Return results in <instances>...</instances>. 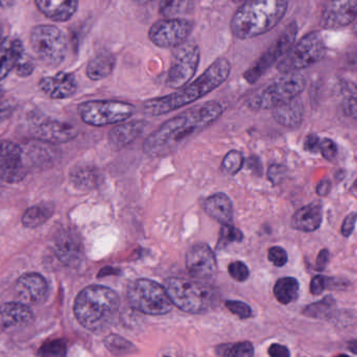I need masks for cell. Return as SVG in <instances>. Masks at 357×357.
<instances>
[{
    "mask_svg": "<svg viewBox=\"0 0 357 357\" xmlns=\"http://www.w3.org/2000/svg\"><path fill=\"white\" fill-rule=\"evenodd\" d=\"M222 105L215 100L191 107L165 121L153 132L144 144V154L163 157L176 152L189 139L195 137L222 114Z\"/></svg>",
    "mask_w": 357,
    "mask_h": 357,
    "instance_id": "cell-1",
    "label": "cell"
},
{
    "mask_svg": "<svg viewBox=\"0 0 357 357\" xmlns=\"http://www.w3.org/2000/svg\"><path fill=\"white\" fill-rule=\"evenodd\" d=\"M230 73V62L227 59H218L195 82L178 89L177 92L146 100L144 104V114L160 116L192 104L220 87L227 81Z\"/></svg>",
    "mask_w": 357,
    "mask_h": 357,
    "instance_id": "cell-2",
    "label": "cell"
},
{
    "mask_svg": "<svg viewBox=\"0 0 357 357\" xmlns=\"http://www.w3.org/2000/svg\"><path fill=\"white\" fill-rule=\"evenodd\" d=\"M119 307L121 300L116 291L102 285H90L77 295L73 312L84 328L100 333L114 323Z\"/></svg>",
    "mask_w": 357,
    "mask_h": 357,
    "instance_id": "cell-3",
    "label": "cell"
},
{
    "mask_svg": "<svg viewBox=\"0 0 357 357\" xmlns=\"http://www.w3.org/2000/svg\"><path fill=\"white\" fill-rule=\"evenodd\" d=\"M287 0H245L231 20V31L239 40H249L274 29L285 15Z\"/></svg>",
    "mask_w": 357,
    "mask_h": 357,
    "instance_id": "cell-4",
    "label": "cell"
},
{
    "mask_svg": "<svg viewBox=\"0 0 357 357\" xmlns=\"http://www.w3.org/2000/svg\"><path fill=\"white\" fill-rule=\"evenodd\" d=\"M163 287L174 305L188 314H202L211 308L218 299L214 287L192 279L171 277Z\"/></svg>",
    "mask_w": 357,
    "mask_h": 357,
    "instance_id": "cell-5",
    "label": "cell"
},
{
    "mask_svg": "<svg viewBox=\"0 0 357 357\" xmlns=\"http://www.w3.org/2000/svg\"><path fill=\"white\" fill-rule=\"evenodd\" d=\"M132 308L151 316H162L173 310V302L163 285L150 279H137L128 287Z\"/></svg>",
    "mask_w": 357,
    "mask_h": 357,
    "instance_id": "cell-6",
    "label": "cell"
},
{
    "mask_svg": "<svg viewBox=\"0 0 357 357\" xmlns=\"http://www.w3.org/2000/svg\"><path fill=\"white\" fill-rule=\"evenodd\" d=\"M305 79L298 73H287L268 84L264 89L248 100V106L253 110H266L295 100L305 88Z\"/></svg>",
    "mask_w": 357,
    "mask_h": 357,
    "instance_id": "cell-7",
    "label": "cell"
},
{
    "mask_svg": "<svg viewBox=\"0 0 357 357\" xmlns=\"http://www.w3.org/2000/svg\"><path fill=\"white\" fill-rule=\"evenodd\" d=\"M31 50L38 59L48 66H58L66 56V36L56 25H37L29 36Z\"/></svg>",
    "mask_w": 357,
    "mask_h": 357,
    "instance_id": "cell-8",
    "label": "cell"
},
{
    "mask_svg": "<svg viewBox=\"0 0 357 357\" xmlns=\"http://www.w3.org/2000/svg\"><path fill=\"white\" fill-rule=\"evenodd\" d=\"M326 52L322 36L317 31L304 36L284 54L279 62L278 70L283 75L294 73L319 62Z\"/></svg>",
    "mask_w": 357,
    "mask_h": 357,
    "instance_id": "cell-9",
    "label": "cell"
},
{
    "mask_svg": "<svg viewBox=\"0 0 357 357\" xmlns=\"http://www.w3.org/2000/svg\"><path fill=\"white\" fill-rule=\"evenodd\" d=\"M135 113V107L119 100H90L79 106L82 121L93 127L123 123Z\"/></svg>",
    "mask_w": 357,
    "mask_h": 357,
    "instance_id": "cell-10",
    "label": "cell"
},
{
    "mask_svg": "<svg viewBox=\"0 0 357 357\" xmlns=\"http://www.w3.org/2000/svg\"><path fill=\"white\" fill-rule=\"evenodd\" d=\"M199 63V48L195 42H185L174 48L167 86L173 89L186 86L197 73Z\"/></svg>",
    "mask_w": 357,
    "mask_h": 357,
    "instance_id": "cell-11",
    "label": "cell"
},
{
    "mask_svg": "<svg viewBox=\"0 0 357 357\" xmlns=\"http://www.w3.org/2000/svg\"><path fill=\"white\" fill-rule=\"evenodd\" d=\"M192 29L193 22L188 19H161L152 25L149 38L158 47L176 48L186 42Z\"/></svg>",
    "mask_w": 357,
    "mask_h": 357,
    "instance_id": "cell-12",
    "label": "cell"
},
{
    "mask_svg": "<svg viewBox=\"0 0 357 357\" xmlns=\"http://www.w3.org/2000/svg\"><path fill=\"white\" fill-rule=\"evenodd\" d=\"M297 36V25L296 23H291L284 29L280 37L276 40L274 44L256 61L255 64L243 75L248 83L253 84L258 81L260 77L278 60L281 56H284L295 41Z\"/></svg>",
    "mask_w": 357,
    "mask_h": 357,
    "instance_id": "cell-13",
    "label": "cell"
},
{
    "mask_svg": "<svg viewBox=\"0 0 357 357\" xmlns=\"http://www.w3.org/2000/svg\"><path fill=\"white\" fill-rule=\"evenodd\" d=\"M186 268L193 278L208 280L218 271L215 256L207 243H197L189 248L186 254Z\"/></svg>",
    "mask_w": 357,
    "mask_h": 357,
    "instance_id": "cell-14",
    "label": "cell"
},
{
    "mask_svg": "<svg viewBox=\"0 0 357 357\" xmlns=\"http://www.w3.org/2000/svg\"><path fill=\"white\" fill-rule=\"evenodd\" d=\"M24 177L22 149L13 142H0V182L15 183Z\"/></svg>",
    "mask_w": 357,
    "mask_h": 357,
    "instance_id": "cell-15",
    "label": "cell"
},
{
    "mask_svg": "<svg viewBox=\"0 0 357 357\" xmlns=\"http://www.w3.org/2000/svg\"><path fill=\"white\" fill-rule=\"evenodd\" d=\"M357 17V0H328L323 8L321 23L324 29L347 26Z\"/></svg>",
    "mask_w": 357,
    "mask_h": 357,
    "instance_id": "cell-16",
    "label": "cell"
},
{
    "mask_svg": "<svg viewBox=\"0 0 357 357\" xmlns=\"http://www.w3.org/2000/svg\"><path fill=\"white\" fill-rule=\"evenodd\" d=\"M48 285L41 275L29 273L18 279L15 287L17 299L25 305L41 303L47 296Z\"/></svg>",
    "mask_w": 357,
    "mask_h": 357,
    "instance_id": "cell-17",
    "label": "cell"
},
{
    "mask_svg": "<svg viewBox=\"0 0 357 357\" xmlns=\"http://www.w3.org/2000/svg\"><path fill=\"white\" fill-rule=\"evenodd\" d=\"M33 133L41 142L50 144H63L69 142L77 136V130L68 123H61L52 119H40L33 123Z\"/></svg>",
    "mask_w": 357,
    "mask_h": 357,
    "instance_id": "cell-18",
    "label": "cell"
},
{
    "mask_svg": "<svg viewBox=\"0 0 357 357\" xmlns=\"http://www.w3.org/2000/svg\"><path fill=\"white\" fill-rule=\"evenodd\" d=\"M56 253L59 259L69 266H75L82 261L83 249L81 241L71 230H62L56 237Z\"/></svg>",
    "mask_w": 357,
    "mask_h": 357,
    "instance_id": "cell-19",
    "label": "cell"
},
{
    "mask_svg": "<svg viewBox=\"0 0 357 357\" xmlns=\"http://www.w3.org/2000/svg\"><path fill=\"white\" fill-rule=\"evenodd\" d=\"M39 86L44 93L54 100L70 98L77 89L75 75L67 73H59L52 77H43L40 81Z\"/></svg>",
    "mask_w": 357,
    "mask_h": 357,
    "instance_id": "cell-20",
    "label": "cell"
},
{
    "mask_svg": "<svg viewBox=\"0 0 357 357\" xmlns=\"http://www.w3.org/2000/svg\"><path fill=\"white\" fill-rule=\"evenodd\" d=\"M148 123L144 121H127L113 128L108 134V142L114 151L123 150L144 134Z\"/></svg>",
    "mask_w": 357,
    "mask_h": 357,
    "instance_id": "cell-21",
    "label": "cell"
},
{
    "mask_svg": "<svg viewBox=\"0 0 357 357\" xmlns=\"http://www.w3.org/2000/svg\"><path fill=\"white\" fill-rule=\"evenodd\" d=\"M33 314L29 305L21 302H8L0 306V325L3 328L24 326L33 320Z\"/></svg>",
    "mask_w": 357,
    "mask_h": 357,
    "instance_id": "cell-22",
    "label": "cell"
},
{
    "mask_svg": "<svg viewBox=\"0 0 357 357\" xmlns=\"http://www.w3.org/2000/svg\"><path fill=\"white\" fill-rule=\"evenodd\" d=\"M203 208L207 215L222 226L231 225L233 220V204L226 193L218 192L205 199Z\"/></svg>",
    "mask_w": 357,
    "mask_h": 357,
    "instance_id": "cell-23",
    "label": "cell"
},
{
    "mask_svg": "<svg viewBox=\"0 0 357 357\" xmlns=\"http://www.w3.org/2000/svg\"><path fill=\"white\" fill-rule=\"evenodd\" d=\"M323 220V208L320 202L300 208L291 218V227L303 232H314L320 228Z\"/></svg>",
    "mask_w": 357,
    "mask_h": 357,
    "instance_id": "cell-24",
    "label": "cell"
},
{
    "mask_svg": "<svg viewBox=\"0 0 357 357\" xmlns=\"http://www.w3.org/2000/svg\"><path fill=\"white\" fill-rule=\"evenodd\" d=\"M40 12L50 20L64 22L77 12L79 0H35Z\"/></svg>",
    "mask_w": 357,
    "mask_h": 357,
    "instance_id": "cell-25",
    "label": "cell"
},
{
    "mask_svg": "<svg viewBox=\"0 0 357 357\" xmlns=\"http://www.w3.org/2000/svg\"><path fill=\"white\" fill-rule=\"evenodd\" d=\"M24 54V47L20 40L4 39L0 41V81L15 69Z\"/></svg>",
    "mask_w": 357,
    "mask_h": 357,
    "instance_id": "cell-26",
    "label": "cell"
},
{
    "mask_svg": "<svg viewBox=\"0 0 357 357\" xmlns=\"http://www.w3.org/2000/svg\"><path fill=\"white\" fill-rule=\"evenodd\" d=\"M273 117L283 127L295 129L301 125L303 119V107L301 102L295 98L273 109Z\"/></svg>",
    "mask_w": 357,
    "mask_h": 357,
    "instance_id": "cell-27",
    "label": "cell"
},
{
    "mask_svg": "<svg viewBox=\"0 0 357 357\" xmlns=\"http://www.w3.org/2000/svg\"><path fill=\"white\" fill-rule=\"evenodd\" d=\"M102 176L98 167L90 165H77L70 172V181L73 186L81 190H90L102 182Z\"/></svg>",
    "mask_w": 357,
    "mask_h": 357,
    "instance_id": "cell-28",
    "label": "cell"
},
{
    "mask_svg": "<svg viewBox=\"0 0 357 357\" xmlns=\"http://www.w3.org/2000/svg\"><path fill=\"white\" fill-rule=\"evenodd\" d=\"M115 63L116 60L114 54L109 52H100L89 61L86 73L92 81H100L106 79L113 73Z\"/></svg>",
    "mask_w": 357,
    "mask_h": 357,
    "instance_id": "cell-29",
    "label": "cell"
},
{
    "mask_svg": "<svg viewBox=\"0 0 357 357\" xmlns=\"http://www.w3.org/2000/svg\"><path fill=\"white\" fill-rule=\"evenodd\" d=\"M54 210V205L50 203H42L33 206L23 214L22 224L26 228H37L52 215Z\"/></svg>",
    "mask_w": 357,
    "mask_h": 357,
    "instance_id": "cell-30",
    "label": "cell"
},
{
    "mask_svg": "<svg viewBox=\"0 0 357 357\" xmlns=\"http://www.w3.org/2000/svg\"><path fill=\"white\" fill-rule=\"evenodd\" d=\"M299 282L293 277H284L279 279L274 287V295L281 304L291 303L299 296Z\"/></svg>",
    "mask_w": 357,
    "mask_h": 357,
    "instance_id": "cell-31",
    "label": "cell"
},
{
    "mask_svg": "<svg viewBox=\"0 0 357 357\" xmlns=\"http://www.w3.org/2000/svg\"><path fill=\"white\" fill-rule=\"evenodd\" d=\"M104 343L108 351L116 357L131 356L137 352L134 344L119 335H108Z\"/></svg>",
    "mask_w": 357,
    "mask_h": 357,
    "instance_id": "cell-32",
    "label": "cell"
},
{
    "mask_svg": "<svg viewBox=\"0 0 357 357\" xmlns=\"http://www.w3.org/2000/svg\"><path fill=\"white\" fill-rule=\"evenodd\" d=\"M193 0H161L159 13L165 18H178L192 10Z\"/></svg>",
    "mask_w": 357,
    "mask_h": 357,
    "instance_id": "cell-33",
    "label": "cell"
},
{
    "mask_svg": "<svg viewBox=\"0 0 357 357\" xmlns=\"http://www.w3.org/2000/svg\"><path fill=\"white\" fill-rule=\"evenodd\" d=\"M215 352L220 357H253L254 347L250 342L220 344Z\"/></svg>",
    "mask_w": 357,
    "mask_h": 357,
    "instance_id": "cell-34",
    "label": "cell"
},
{
    "mask_svg": "<svg viewBox=\"0 0 357 357\" xmlns=\"http://www.w3.org/2000/svg\"><path fill=\"white\" fill-rule=\"evenodd\" d=\"M47 144L48 142H45V144H31L29 146L26 156L31 163L40 167L42 163L50 165L54 161L56 153H54V149L50 146V144Z\"/></svg>",
    "mask_w": 357,
    "mask_h": 357,
    "instance_id": "cell-35",
    "label": "cell"
},
{
    "mask_svg": "<svg viewBox=\"0 0 357 357\" xmlns=\"http://www.w3.org/2000/svg\"><path fill=\"white\" fill-rule=\"evenodd\" d=\"M335 307V298L327 296L317 303L310 304L304 310L303 314L310 318H326Z\"/></svg>",
    "mask_w": 357,
    "mask_h": 357,
    "instance_id": "cell-36",
    "label": "cell"
},
{
    "mask_svg": "<svg viewBox=\"0 0 357 357\" xmlns=\"http://www.w3.org/2000/svg\"><path fill=\"white\" fill-rule=\"evenodd\" d=\"M245 165V158L243 155L239 151L233 150L230 151L228 154L225 156L224 160L222 162V173L228 176H234L239 173Z\"/></svg>",
    "mask_w": 357,
    "mask_h": 357,
    "instance_id": "cell-37",
    "label": "cell"
},
{
    "mask_svg": "<svg viewBox=\"0 0 357 357\" xmlns=\"http://www.w3.org/2000/svg\"><path fill=\"white\" fill-rule=\"evenodd\" d=\"M40 357H66L67 344L63 340L47 342L38 351Z\"/></svg>",
    "mask_w": 357,
    "mask_h": 357,
    "instance_id": "cell-38",
    "label": "cell"
},
{
    "mask_svg": "<svg viewBox=\"0 0 357 357\" xmlns=\"http://www.w3.org/2000/svg\"><path fill=\"white\" fill-rule=\"evenodd\" d=\"M243 239V234L239 229L235 228L231 225H224L220 229V241H218V247L220 245H225L228 243H241Z\"/></svg>",
    "mask_w": 357,
    "mask_h": 357,
    "instance_id": "cell-39",
    "label": "cell"
},
{
    "mask_svg": "<svg viewBox=\"0 0 357 357\" xmlns=\"http://www.w3.org/2000/svg\"><path fill=\"white\" fill-rule=\"evenodd\" d=\"M225 305H226L229 312H232L233 314L241 319H249L253 314L251 307L245 302L229 300V301H226Z\"/></svg>",
    "mask_w": 357,
    "mask_h": 357,
    "instance_id": "cell-40",
    "label": "cell"
},
{
    "mask_svg": "<svg viewBox=\"0 0 357 357\" xmlns=\"http://www.w3.org/2000/svg\"><path fill=\"white\" fill-rule=\"evenodd\" d=\"M228 272L230 276L238 282H243L250 276L249 268L241 261H234L229 264Z\"/></svg>",
    "mask_w": 357,
    "mask_h": 357,
    "instance_id": "cell-41",
    "label": "cell"
},
{
    "mask_svg": "<svg viewBox=\"0 0 357 357\" xmlns=\"http://www.w3.org/2000/svg\"><path fill=\"white\" fill-rule=\"evenodd\" d=\"M268 260H270L275 266H278V268L285 266L287 259H289L287 251L281 247L271 248V249L268 250Z\"/></svg>",
    "mask_w": 357,
    "mask_h": 357,
    "instance_id": "cell-42",
    "label": "cell"
},
{
    "mask_svg": "<svg viewBox=\"0 0 357 357\" xmlns=\"http://www.w3.org/2000/svg\"><path fill=\"white\" fill-rule=\"evenodd\" d=\"M33 68H35V65H33V61H31V59L29 58L26 52H25L22 58L17 63L16 67H15V71H16L17 75H20V77H27V75L33 73Z\"/></svg>",
    "mask_w": 357,
    "mask_h": 357,
    "instance_id": "cell-43",
    "label": "cell"
},
{
    "mask_svg": "<svg viewBox=\"0 0 357 357\" xmlns=\"http://www.w3.org/2000/svg\"><path fill=\"white\" fill-rule=\"evenodd\" d=\"M320 152L326 160L331 161L337 156V148L333 140L325 138L321 140Z\"/></svg>",
    "mask_w": 357,
    "mask_h": 357,
    "instance_id": "cell-44",
    "label": "cell"
},
{
    "mask_svg": "<svg viewBox=\"0 0 357 357\" xmlns=\"http://www.w3.org/2000/svg\"><path fill=\"white\" fill-rule=\"evenodd\" d=\"M357 222V213L356 212H354V213H350L347 218L344 220L343 225H342L341 232L342 234L345 237L350 236L354 232V228H356V225Z\"/></svg>",
    "mask_w": 357,
    "mask_h": 357,
    "instance_id": "cell-45",
    "label": "cell"
},
{
    "mask_svg": "<svg viewBox=\"0 0 357 357\" xmlns=\"http://www.w3.org/2000/svg\"><path fill=\"white\" fill-rule=\"evenodd\" d=\"M268 178L273 184H279L284 178L285 169L281 165H274L268 169Z\"/></svg>",
    "mask_w": 357,
    "mask_h": 357,
    "instance_id": "cell-46",
    "label": "cell"
},
{
    "mask_svg": "<svg viewBox=\"0 0 357 357\" xmlns=\"http://www.w3.org/2000/svg\"><path fill=\"white\" fill-rule=\"evenodd\" d=\"M327 287V278L323 276H316L310 282V291L312 295H320Z\"/></svg>",
    "mask_w": 357,
    "mask_h": 357,
    "instance_id": "cell-47",
    "label": "cell"
},
{
    "mask_svg": "<svg viewBox=\"0 0 357 357\" xmlns=\"http://www.w3.org/2000/svg\"><path fill=\"white\" fill-rule=\"evenodd\" d=\"M321 140L316 134H310L304 142V149L307 152L316 154L320 151Z\"/></svg>",
    "mask_w": 357,
    "mask_h": 357,
    "instance_id": "cell-48",
    "label": "cell"
},
{
    "mask_svg": "<svg viewBox=\"0 0 357 357\" xmlns=\"http://www.w3.org/2000/svg\"><path fill=\"white\" fill-rule=\"evenodd\" d=\"M268 356L270 357H291V352L285 346L280 344H273L268 348Z\"/></svg>",
    "mask_w": 357,
    "mask_h": 357,
    "instance_id": "cell-49",
    "label": "cell"
},
{
    "mask_svg": "<svg viewBox=\"0 0 357 357\" xmlns=\"http://www.w3.org/2000/svg\"><path fill=\"white\" fill-rule=\"evenodd\" d=\"M329 251L326 249H323L322 251H320L319 253L318 257H317L316 260V268L320 272H322L325 268H326L327 264L329 262Z\"/></svg>",
    "mask_w": 357,
    "mask_h": 357,
    "instance_id": "cell-50",
    "label": "cell"
},
{
    "mask_svg": "<svg viewBox=\"0 0 357 357\" xmlns=\"http://www.w3.org/2000/svg\"><path fill=\"white\" fill-rule=\"evenodd\" d=\"M331 190V182L329 180H322L317 185L316 191L320 197H326Z\"/></svg>",
    "mask_w": 357,
    "mask_h": 357,
    "instance_id": "cell-51",
    "label": "cell"
},
{
    "mask_svg": "<svg viewBox=\"0 0 357 357\" xmlns=\"http://www.w3.org/2000/svg\"><path fill=\"white\" fill-rule=\"evenodd\" d=\"M12 110L13 109L10 108V105L6 104V102H0V119H4L10 116Z\"/></svg>",
    "mask_w": 357,
    "mask_h": 357,
    "instance_id": "cell-52",
    "label": "cell"
},
{
    "mask_svg": "<svg viewBox=\"0 0 357 357\" xmlns=\"http://www.w3.org/2000/svg\"><path fill=\"white\" fill-rule=\"evenodd\" d=\"M350 113H351L352 116L357 121V93L354 94V96L350 98L349 104Z\"/></svg>",
    "mask_w": 357,
    "mask_h": 357,
    "instance_id": "cell-53",
    "label": "cell"
},
{
    "mask_svg": "<svg viewBox=\"0 0 357 357\" xmlns=\"http://www.w3.org/2000/svg\"><path fill=\"white\" fill-rule=\"evenodd\" d=\"M347 348L349 351L352 352V354H357V340L348 342Z\"/></svg>",
    "mask_w": 357,
    "mask_h": 357,
    "instance_id": "cell-54",
    "label": "cell"
},
{
    "mask_svg": "<svg viewBox=\"0 0 357 357\" xmlns=\"http://www.w3.org/2000/svg\"><path fill=\"white\" fill-rule=\"evenodd\" d=\"M16 0H0V6L1 8H10L15 3Z\"/></svg>",
    "mask_w": 357,
    "mask_h": 357,
    "instance_id": "cell-55",
    "label": "cell"
},
{
    "mask_svg": "<svg viewBox=\"0 0 357 357\" xmlns=\"http://www.w3.org/2000/svg\"><path fill=\"white\" fill-rule=\"evenodd\" d=\"M132 1L139 4V6H144V4L150 3V2L154 1V0H132Z\"/></svg>",
    "mask_w": 357,
    "mask_h": 357,
    "instance_id": "cell-56",
    "label": "cell"
},
{
    "mask_svg": "<svg viewBox=\"0 0 357 357\" xmlns=\"http://www.w3.org/2000/svg\"><path fill=\"white\" fill-rule=\"evenodd\" d=\"M351 192L357 197V178L356 182L354 183V185H352Z\"/></svg>",
    "mask_w": 357,
    "mask_h": 357,
    "instance_id": "cell-57",
    "label": "cell"
},
{
    "mask_svg": "<svg viewBox=\"0 0 357 357\" xmlns=\"http://www.w3.org/2000/svg\"><path fill=\"white\" fill-rule=\"evenodd\" d=\"M1 36H2V26L0 24V41H1Z\"/></svg>",
    "mask_w": 357,
    "mask_h": 357,
    "instance_id": "cell-58",
    "label": "cell"
},
{
    "mask_svg": "<svg viewBox=\"0 0 357 357\" xmlns=\"http://www.w3.org/2000/svg\"><path fill=\"white\" fill-rule=\"evenodd\" d=\"M354 33H356V35L357 36V23L356 24V26H354Z\"/></svg>",
    "mask_w": 357,
    "mask_h": 357,
    "instance_id": "cell-59",
    "label": "cell"
},
{
    "mask_svg": "<svg viewBox=\"0 0 357 357\" xmlns=\"http://www.w3.org/2000/svg\"><path fill=\"white\" fill-rule=\"evenodd\" d=\"M2 94H3V90H2L1 88H0V98H1Z\"/></svg>",
    "mask_w": 357,
    "mask_h": 357,
    "instance_id": "cell-60",
    "label": "cell"
},
{
    "mask_svg": "<svg viewBox=\"0 0 357 357\" xmlns=\"http://www.w3.org/2000/svg\"><path fill=\"white\" fill-rule=\"evenodd\" d=\"M337 357H350V356H346V354H341V356H339Z\"/></svg>",
    "mask_w": 357,
    "mask_h": 357,
    "instance_id": "cell-61",
    "label": "cell"
},
{
    "mask_svg": "<svg viewBox=\"0 0 357 357\" xmlns=\"http://www.w3.org/2000/svg\"><path fill=\"white\" fill-rule=\"evenodd\" d=\"M165 357H169V356H165Z\"/></svg>",
    "mask_w": 357,
    "mask_h": 357,
    "instance_id": "cell-62",
    "label": "cell"
}]
</instances>
